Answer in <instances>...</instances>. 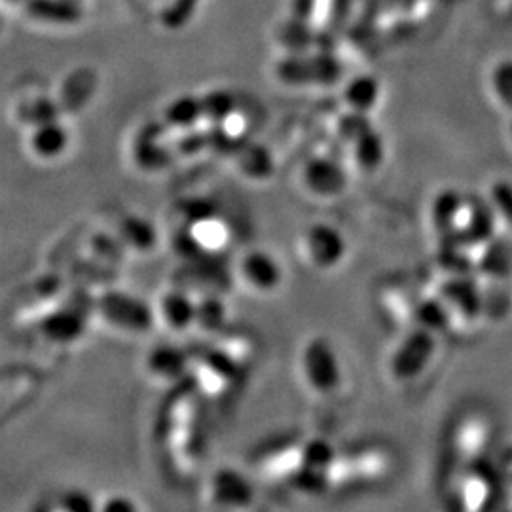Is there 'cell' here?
I'll return each mask as SVG.
<instances>
[{
  "label": "cell",
  "mask_w": 512,
  "mask_h": 512,
  "mask_svg": "<svg viewBox=\"0 0 512 512\" xmlns=\"http://www.w3.org/2000/svg\"><path fill=\"white\" fill-rule=\"evenodd\" d=\"M202 395L188 380L171 389L156 425L158 446L165 467L181 480L194 476L205 458Z\"/></svg>",
  "instance_id": "cell-1"
},
{
  "label": "cell",
  "mask_w": 512,
  "mask_h": 512,
  "mask_svg": "<svg viewBox=\"0 0 512 512\" xmlns=\"http://www.w3.org/2000/svg\"><path fill=\"white\" fill-rule=\"evenodd\" d=\"M294 376L302 393L315 404H336L349 399L351 368L327 334L306 336L294 353Z\"/></svg>",
  "instance_id": "cell-2"
},
{
  "label": "cell",
  "mask_w": 512,
  "mask_h": 512,
  "mask_svg": "<svg viewBox=\"0 0 512 512\" xmlns=\"http://www.w3.org/2000/svg\"><path fill=\"white\" fill-rule=\"evenodd\" d=\"M395 452L376 440L340 448L330 467V495H348L382 486L395 473Z\"/></svg>",
  "instance_id": "cell-3"
},
{
  "label": "cell",
  "mask_w": 512,
  "mask_h": 512,
  "mask_svg": "<svg viewBox=\"0 0 512 512\" xmlns=\"http://www.w3.org/2000/svg\"><path fill=\"white\" fill-rule=\"evenodd\" d=\"M437 334L427 327L399 330L385 349L382 361L385 380L395 387H408L423 378L439 351Z\"/></svg>",
  "instance_id": "cell-4"
},
{
  "label": "cell",
  "mask_w": 512,
  "mask_h": 512,
  "mask_svg": "<svg viewBox=\"0 0 512 512\" xmlns=\"http://www.w3.org/2000/svg\"><path fill=\"white\" fill-rule=\"evenodd\" d=\"M93 323L122 340L147 338L156 330L152 302L116 289L93 298Z\"/></svg>",
  "instance_id": "cell-5"
},
{
  "label": "cell",
  "mask_w": 512,
  "mask_h": 512,
  "mask_svg": "<svg viewBox=\"0 0 512 512\" xmlns=\"http://www.w3.org/2000/svg\"><path fill=\"white\" fill-rule=\"evenodd\" d=\"M306 440L308 435H285L256 448L251 456V473L256 482L289 492L308 461Z\"/></svg>",
  "instance_id": "cell-6"
},
{
  "label": "cell",
  "mask_w": 512,
  "mask_h": 512,
  "mask_svg": "<svg viewBox=\"0 0 512 512\" xmlns=\"http://www.w3.org/2000/svg\"><path fill=\"white\" fill-rule=\"evenodd\" d=\"M255 482L238 467L220 465L203 482L202 507L207 512H249L256 503Z\"/></svg>",
  "instance_id": "cell-7"
},
{
  "label": "cell",
  "mask_w": 512,
  "mask_h": 512,
  "mask_svg": "<svg viewBox=\"0 0 512 512\" xmlns=\"http://www.w3.org/2000/svg\"><path fill=\"white\" fill-rule=\"evenodd\" d=\"M232 283L253 298H272L285 285V270L266 249H249L239 256L230 274Z\"/></svg>",
  "instance_id": "cell-8"
},
{
  "label": "cell",
  "mask_w": 512,
  "mask_h": 512,
  "mask_svg": "<svg viewBox=\"0 0 512 512\" xmlns=\"http://www.w3.org/2000/svg\"><path fill=\"white\" fill-rule=\"evenodd\" d=\"M192 349L184 348L179 340L165 338L152 344L139 363L141 374L148 384L173 389L184 384L190 374Z\"/></svg>",
  "instance_id": "cell-9"
},
{
  "label": "cell",
  "mask_w": 512,
  "mask_h": 512,
  "mask_svg": "<svg viewBox=\"0 0 512 512\" xmlns=\"http://www.w3.org/2000/svg\"><path fill=\"white\" fill-rule=\"evenodd\" d=\"M95 327L93 323V302L92 306L84 308L80 304H73L71 298L52 315L42 319L33 329L44 346L69 351L86 340V334Z\"/></svg>",
  "instance_id": "cell-10"
},
{
  "label": "cell",
  "mask_w": 512,
  "mask_h": 512,
  "mask_svg": "<svg viewBox=\"0 0 512 512\" xmlns=\"http://www.w3.org/2000/svg\"><path fill=\"white\" fill-rule=\"evenodd\" d=\"M152 313L156 330L165 338L181 340L194 332L196 323V296L181 285L165 287L152 300Z\"/></svg>",
  "instance_id": "cell-11"
},
{
  "label": "cell",
  "mask_w": 512,
  "mask_h": 512,
  "mask_svg": "<svg viewBox=\"0 0 512 512\" xmlns=\"http://www.w3.org/2000/svg\"><path fill=\"white\" fill-rule=\"evenodd\" d=\"M348 255V241L344 234L325 222L311 224L300 238L302 262L315 272L336 270Z\"/></svg>",
  "instance_id": "cell-12"
},
{
  "label": "cell",
  "mask_w": 512,
  "mask_h": 512,
  "mask_svg": "<svg viewBox=\"0 0 512 512\" xmlns=\"http://www.w3.org/2000/svg\"><path fill=\"white\" fill-rule=\"evenodd\" d=\"M196 296V323H194V336L198 344L207 342L220 332L230 329V306L224 293H203Z\"/></svg>",
  "instance_id": "cell-13"
},
{
  "label": "cell",
  "mask_w": 512,
  "mask_h": 512,
  "mask_svg": "<svg viewBox=\"0 0 512 512\" xmlns=\"http://www.w3.org/2000/svg\"><path fill=\"white\" fill-rule=\"evenodd\" d=\"M304 181L310 188L311 194L319 198H336L346 188V173L342 165L330 158H315L306 165Z\"/></svg>",
  "instance_id": "cell-14"
},
{
  "label": "cell",
  "mask_w": 512,
  "mask_h": 512,
  "mask_svg": "<svg viewBox=\"0 0 512 512\" xmlns=\"http://www.w3.org/2000/svg\"><path fill=\"white\" fill-rule=\"evenodd\" d=\"M118 241L124 251L137 255H150L158 247V232L152 222L141 217L122 220Z\"/></svg>",
  "instance_id": "cell-15"
},
{
  "label": "cell",
  "mask_w": 512,
  "mask_h": 512,
  "mask_svg": "<svg viewBox=\"0 0 512 512\" xmlns=\"http://www.w3.org/2000/svg\"><path fill=\"white\" fill-rule=\"evenodd\" d=\"M69 147V133L55 120L37 124L29 137V148L42 160H55Z\"/></svg>",
  "instance_id": "cell-16"
},
{
  "label": "cell",
  "mask_w": 512,
  "mask_h": 512,
  "mask_svg": "<svg viewBox=\"0 0 512 512\" xmlns=\"http://www.w3.org/2000/svg\"><path fill=\"white\" fill-rule=\"evenodd\" d=\"M200 118H203L202 99H196L190 95L179 97L165 110V120L173 128H194Z\"/></svg>",
  "instance_id": "cell-17"
},
{
  "label": "cell",
  "mask_w": 512,
  "mask_h": 512,
  "mask_svg": "<svg viewBox=\"0 0 512 512\" xmlns=\"http://www.w3.org/2000/svg\"><path fill=\"white\" fill-rule=\"evenodd\" d=\"M29 12L44 21L74 23L80 18L78 6L71 0H29Z\"/></svg>",
  "instance_id": "cell-18"
},
{
  "label": "cell",
  "mask_w": 512,
  "mask_h": 512,
  "mask_svg": "<svg viewBox=\"0 0 512 512\" xmlns=\"http://www.w3.org/2000/svg\"><path fill=\"white\" fill-rule=\"evenodd\" d=\"M344 99L353 112L363 114L372 109L378 99V82L370 76H359L351 80L344 92Z\"/></svg>",
  "instance_id": "cell-19"
},
{
  "label": "cell",
  "mask_w": 512,
  "mask_h": 512,
  "mask_svg": "<svg viewBox=\"0 0 512 512\" xmlns=\"http://www.w3.org/2000/svg\"><path fill=\"white\" fill-rule=\"evenodd\" d=\"M355 158L363 169H374L382 164V139L370 129L355 139Z\"/></svg>",
  "instance_id": "cell-20"
},
{
  "label": "cell",
  "mask_w": 512,
  "mask_h": 512,
  "mask_svg": "<svg viewBox=\"0 0 512 512\" xmlns=\"http://www.w3.org/2000/svg\"><path fill=\"white\" fill-rule=\"evenodd\" d=\"M203 103V116L209 118L211 122L220 124L224 122L232 110L236 107V101H234V95L228 92H213L209 93L205 99H202Z\"/></svg>",
  "instance_id": "cell-21"
},
{
  "label": "cell",
  "mask_w": 512,
  "mask_h": 512,
  "mask_svg": "<svg viewBox=\"0 0 512 512\" xmlns=\"http://www.w3.org/2000/svg\"><path fill=\"white\" fill-rule=\"evenodd\" d=\"M95 512H143V507L133 495L112 492L97 501Z\"/></svg>",
  "instance_id": "cell-22"
},
{
  "label": "cell",
  "mask_w": 512,
  "mask_h": 512,
  "mask_svg": "<svg viewBox=\"0 0 512 512\" xmlns=\"http://www.w3.org/2000/svg\"><path fill=\"white\" fill-rule=\"evenodd\" d=\"M495 209L512 228V186L507 183H497L492 190Z\"/></svg>",
  "instance_id": "cell-23"
},
{
  "label": "cell",
  "mask_w": 512,
  "mask_h": 512,
  "mask_svg": "<svg viewBox=\"0 0 512 512\" xmlns=\"http://www.w3.org/2000/svg\"><path fill=\"white\" fill-rule=\"evenodd\" d=\"M12 2H21V0H12Z\"/></svg>",
  "instance_id": "cell-24"
},
{
  "label": "cell",
  "mask_w": 512,
  "mask_h": 512,
  "mask_svg": "<svg viewBox=\"0 0 512 512\" xmlns=\"http://www.w3.org/2000/svg\"><path fill=\"white\" fill-rule=\"evenodd\" d=\"M511 133H512V126H511Z\"/></svg>",
  "instance_id": "cell-25"
}]
</instances>
